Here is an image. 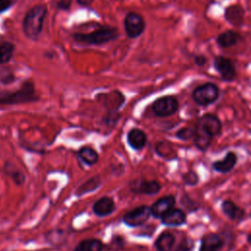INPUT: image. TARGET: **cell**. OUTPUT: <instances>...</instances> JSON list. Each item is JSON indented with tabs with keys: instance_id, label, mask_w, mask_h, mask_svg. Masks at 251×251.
I'll use <instances>...</instances> for the list:
<instances>
[{
	"instance_id": "9a60e30c",
	"label": "cell",
	"mask_w": 251,
	"mask_h": 251,
	"mask_svg": "<svg viewBox=\"0 0 251 251\" xmlns=\"http://www.w3.org/2000/svg\"><path fill=\"white\" fill-rule=\"evenodd\" d=\"M116 210V204L113 198L109 196H102L97 199L92 205V211L95 216L105 218L110 216Z\"/></svg>"
},
{
	"instance_id": "1f68e13d",
	"label": "cell",
	"mask_w": 251,
	"mask_h": 251,
	"mask_svg": "<svg viewBox=\"0 0 251 251\" xmlns=\"http://www.w3.org/2000/svg\"><path fill=\"white\" fill-rule=\"evenodd\" d=\"M194 134H195V128L191 126H183L177 129V131L176 132V137L182 141H188L193 139Z\"/></svg>"
},
{
	"instance_id": "e575fe53",
	"label": "cell",
	"mask_w": 251,
	"mask_h": 251,
	"mask_svg": "<svg viewBox=\"0 0 251 251\" xmlns=\"http://www.w3.org/2000/svg\"><path fill=\"white\" fill-rule=\"evenodd\" d=\"M193 62L198 67H204L208 63V58L204 54H197V55H194Z\"/></svg>"
},
{
	"instance_id": "74e56055",
	"label": "cell",
	"mask_w": 251,
	"mask_h": 251,
	"mask_svg": "<svg viewBox=\"0 0 251 251\" xmlns=\"http://www.w3.org/2000/svg\"><path fill=\"white\" fill-rule=\"evenodd\" d=\"M246 241H247V243L251 246V232H249V233L247 234V236H246Z\"/></svg>"
},
{
	"instance_id": "30bf717a",
	"label": "cell",
	"mask_w": 251,
	"mask_h": 251,
	"mask_svg": "<svg viewBox=\"0 0 251 251\" xmlns=\"http://www.w3.org/2000/svg\"><path fill=\"white\" fill-rule=\"evenodd\" d=\"M96 99L99 103L106 108L107 111H116L123 107L126 101V96L120 90H112L107 93H99L96 95Z\"/></svg>"
},
{
	"instance_id": "484cf974",
	"label": "cell",
	"mask_w": 251,
	"mask_h": 251,
	"mask_svg": "<svg viewBox=\"0 0 251 251\" xmlns=\"http://www.w3.org/2000/svg\"><path fill=\"white\" fill-rule=\"evenodd\" d=\"M15 52V44L10 41H4L0 44V65L9 63Z\"/></svg>"
},
{
	"instance_id": "44dd1931",
	"label": "cell",
	"mask_w": 251,
	"mask_h": 251,
	"mask_svg": "<svg viewBox=\"0 0 251 251\" xmlns=\"http://www.w3.org/2000/svg\"><path fill=\"white\" fill-rule=\"evenodd\" d=\"M176 242L175 235L169 231L165 230L161 232L154 241V247L156 251H173Z\"/></svg>"
},
{
	"instance_id": "8d00e7d4",
	"label": "cell",
	"mask_w": 251,
	"mask_h": 251,
	"mask_svg": "<svg viewBox=\"0 0 251 251\" xmlns=\"http://www.w3.org/2000/svg\"><path fill=\"white\" fill-rule=\"evenodd\" d=\"M94 0H75V2L80 6V7H84V8H87V7H90L92 5Z\"/></svg>"
},
{
	"instance_id": "836d02e7",
	"label": "cell",
	"mask_w": 251,
	"mask_h": 251,
	"mask_svg": "<svg viewBox=\"0 0 251 251\" xmlns=\"http://www.w3.org/2000/svg\"><path fill=\"white\" fill-rule=\"evenodd\" d=\"M72 3L73 0H58L56 3V9L59 11H69Z\"/></svg>"
},
{
	"instance_id": "f546056e",
	"label": "cell",
	"mask_w": 251,
	"mask_h": 251,
	"mask_svg": "<svg viewBox=\"0 0 251 251\" xmlns=\"http://www.w3.org/2000/svg\"><path fill=\"white\" fill-rule=\"evenodd\" d=\"M180 203L182 205V207L185 209V211H187L188 213H193L196 212L197 210H199L200 205L199 203H197L196 201H194L188 194L184 193L182 194L181 198H180Z\"/></svg>"
},
{
	"instance_id": "e0dca14e",
	"label": "cell",
	"mask_w": 251,
	"mask_h": 251,
	"mask_svg": "<svg viewBox=\"0 0 251 251\" xmlns=\"http://www.w3.org/2000/svg\"><path fill=\"white\" fill-rule=\"evenodd\" d=\"M225 246L223 237L216 232H208L201 237L199 251H220Z\"/></svg>"
},
{
	"instance_id": "8992f818",
	"label": "cell",
	"mask_w": 251,
	"mask_h": 251,
	"mask_svg": "<svg viewBox=\"0 0 251 251\" xmlns=\"http://www.w3.org/2000/svg\"><path fill=\"white\" fill-rule=\"evenodd\" d=\"M124 28L128 38L134 39L142 35L146 28L144 18L136 12H128L124 19Z\"/></svg>"
},
{
	"instance_id": "7402d4cb",
	"label": "cell",
	"mask_w": 251,
	"mask_h": 251,
	"mask_svg": "<svg viewBox=\"0 0 251 251\" xmlns=\"http://www.w3.org/2000/svg\"><path fill=\"white\" fill-rule=\"evenodd\" d=\"M76 156L80 162L89 167L97 164L99 160V155L97 151L90 146H83L79 148L76 152Z\"/></svg>"
},
{
	"instance_id": "d590c367",
	"label": "cell",
	"mask_w": 251,
	"mask_h": 251,
	"mask_svg": "<svg viewBox=\"0 0 251 251\" xmlns=\"http://www.w3.org/2000/svg\"><path fill=\"white\" fill-rule=\"evenodd\" d=\"M14 4V0H0V14L6 12Z\"/></svg>"
},
{
	"instance_id": "cb8c5ba5",
	"label": "cell",
	"mask_w": 251,
	"mask_h": 251,
	"mask_svg": "<svg viewBox=\"0 0 251 251\" xmlns=\"http://www.w3.org/2000/svg\"><path fill=\"white\" fill-rule=\"evenodd\" d=\"M101 184H102V179H101L100 176H98V175L93 176L92 177H90L87 180H85L84 182H82L79 186H77V188L75 191V196L80 197L82 195H85L87 193L95 191L97 188L100 187Z\"/></svg>"
},
{
	"instance_id": "f1b7e54d",
	"label": "cell",
	"mask_w": 251,
	"mask_h": 251,
	"mask_svg": "<svg viewBox=\"0 0 251 251\" xmlns=\"http://www.w3.org/2000/svg\"><path fill=\"white\" fill-rule=\"evenodd\" d=\"M120 118H121V114L119 112L107 111L106 114L102 117V123L106 126H108L110 128H113L117 126Z\"/></svg>"
},
{
	"instance_id": "ba28073f",
	"label": "cell",
	"mask_w": 251,
	"mask_h": 251,
	"mask_svg": "<svg viewBox=\"0 0 251 251\" xmlns=\"http://www.w3.org/2000/svg\"><path fill=\"white\" fill-rule=\"evenodd\" d=\"M213 67L224 81L231 82L237 76V71L233 61L227 57L216 56L213 60Z\"/></svg>"
},
{
	"instance_id": "d6a6232c",
	"label": "cell",
	"mask_w": 251,
	"mask_h": 251,
	"mask_svg": "<svg viewBox=\"0 0 251 251\" xmlns=\"http://www.w3.org/2000/svg\"><path fill=\"white\" fill-rule=\"evenodd\" d=\"M194 246V240L189 236H184L174 251H193Z\"/></svg>"
},
{
	"instance_id": "52a82bcc",
	"label": "cell",
	"mask_w": 251,
	"mask_h": 251,
	"mask_svg": "<svg viewBox=\"0 0 251 251\" xmlns=\"http://www.w3.org/2000/svg\"><path fill=\"white\" fill-rule=\"evenodd\" d=\"M150 217V207L147 205H140L127 211L123 216L122 222L129 227H137L144 225Z\"/></svg>"
},
{
	"instance_id": "d6986e66",
	"label": "cell",
	"mask_w": 251,
	"mask_h": 251,
	"mask_svg": "<svg viewBox=\"0 0 251 251\" xmlns=\"http://www.w3.org/2000/svg\"><path fill=\"white\" fill-rule=\"evenodd\" d=\"M126 142L131 149L140 151L147 143V134L138 127H132L126 133Z\"/></svg>"
},
{
	"instance_id": "83f0119b",
	"label": "cell",
	"mask_w": 251,
	"mask_h": 251,
	"mask_svg": "<svg viewBox=\"0 0 251 251\" xmlns=\"http://www.w3.org/2000/svg\"><path fill=\"white\" fill-rule=\"evenodd\" d=\"M16 80V75L12 68L3 66L0 68V83L2 85H9Z\"/></svg>"
},
{
	"instance_id": "7c38bea8",
	"label": "cell",
	"mask_w": 251,
	"mask_h": 251,
	"mask_svg": "<svg viewBox=\"0 0 251 251\" xmlns=\"http://www.w3.org/2000/svg\"><path fill=\"white\" fill-rule=\"evenodd\" d=\"M176 205V197L172 194L165 195L156 200L151 206V217L155 219H161L166 213L173 209Z\"/></svg>"
},
{
	"instance_id": "5bb4252c",
	"label": "cell",
	"mask_w": 251,
	"mask_h": 251,
	"mask_svg": "<svg viewBox=\"0 0 251 251\" xmlns=\"http://www.w3.org/2000/svg\"><path fill=\"white\" fill-rule=\"evenodd\" d=\"M238 161L237 154L233 151H227L223 159L216 160L212 163V169L220 174H227L233 170Z\"/></svg>"
},
{
	"instance_id": "6da1fadb",
	"label": "cell",
	"mask_w": 251,
	"mask_h": 251,
	"mask_svg": "<svg viewBox=\"0 0 251 251\" xmlns=\"http://www.w3.org/2000/svg\"><path fill=\"white\" fill-rule=\"evenodd\" d=\"M39 100L34 83L31 80H24L21 86L15 90H0V105H19L33 103Z\"/></svg>"
},
{
	"instance_id": "7a4b0ae2",
	"label": "cell",
	"mask_w": 251,
	"mask_h": 251,
	"mask_svg": "<svg viewBox=\"0 0 251 251\" xmlns=\"http://www.w3.org/2000/svg\"><path fill=\"white\" fill-rule=\"evenodd\" d=\"M47 15V6L45 4H36L26 11L23 20V31L30 40H37L41 34L44 21Z\"/></svg>"
},
{
	"instance_id": "ffe728a7",
	"label": "cell",
	"mask_w": 251,
	"mask_h": 251,
	"mask_svg": "<svg viewBox=\"0 0 251 251\" xmlns=\"http://www.w3.org/2000/svg\"><path fill=\"white\" fill-rule=\"evenodd\" d=\"M242 35L233 30V29H226L223 32H221L217 37H216V43L220 48H230L240 41H242Z\"/></svg>"
},
{
	"instance_id": "4fadbf2b",
	"label": "cell",
	"mask_w": 251,
	"mask_h": 251,
	"mask_svg": "<svg viewBox=\"0 0 251 251\" xmlns=\"http://www.w3.org/2000/svg\"><path fill=\"white\" fill-rule=\"evenodd\" d=\"M225 20L234 27H240L244 24L245 10L240 4H231L225 8Z\"/></svg>"
},
{
	"instance_id": "3957f363",
	"label": "cell",
	"mask_w": 251,
	"mask_h": 251,
	"mask_svg": "<svg viewBox=\"0 0 251 251\" xmlns=\"http://www.w3.org/2000/svg\"><path fill=\"white\" fill-rule=\"evenodd\" d=\"M74 41L82 46L102 45L119 37V29L116 26L99 25L92 32H75L72 35Z\"/></svg>"
},
{
	"instance_id": "5b68a950",
	"label": "cell",
	"mask_w": 251,
	"mask_h": 251,
	"mask_svg": "<svg viewBox=\"0 0 251 251\" xmlns=\"http://www.w3.org/2000/svg\"><path fill=\"white\" fill-rule=\"evenodd\" d=\"M179 103L176 96L174 95H164L156 100L151 105L153 114L156 117L166 118L173 116L178 110Z\"/></svg>"
},
{
	"instance_id": "ac0fdd59",
	"label": "cell",
	"mask_w": 251,
	"mask_h": 251,
	"mask_svg": "<svg viewBox=\"0 0 251 251\" xmlns=\"http://www.w3.org/2000/svg\"><path fill=\"white\" fill-rule=\"evenodd\" d=\"M186 213L179 208H173L166 213L160 220L166 226H180L186 223Z\"/></svg>"
},
{
	"instance_id": "9c48e42d",
	"label": "cell",
	"mask_w": 251,
	"mask_h": 251,
	"mask_svg": "<svg viewBox=\"0 0 251 251\" xmlns=\"http://www.w3.org/2000/svg\"><path fill=\"white\" fill-rule=\"evenodd\" d=\"M195 127L208 136L214 138L215 136H218L222 133L223 125L218 116L207 113L198 119Z\"/></svg>"
},
{
	"instance_id": "f35d334b",
	"label": "cell",
	"mask_w": 251,
	"mask_h": 251,
	"mask_svg": "<svg viewBox=\"0 0 251 251\" xmlns=\"http://www.w3.org/2000/svg\"><path fill=\"white\" fill-rule=\"evenodd\" d=\"M250 217H251V214H250Z\"/></svg>"
},
{
	"instance_id": "d4e9b609",
	"label": "cell",
	"mask_w": 251,
	"mask_h": 251,
	"mask_svg": "<svg viewBox=\"0 0 251 251\" xmlns=\"http://www.w3.org/2000/svg\"><path fill=\"white\" fill-rule=\"evenodd\" d=\"M104 243L98 238H85L80 240L73 251H103Z\"/></svg>"
},
{
	"instance_id": "8fae6325",
	"label": "cell",
	"mask_w": 251,
	"mask_h": 251,
	"mask_svg": "<svg viewBox=\"0 0 251 251\" xmlns=\"http://www.w3.org/2000/svg\"><path fill=\"white\" fill-rule=\"evenodd\" d=\"M162 188L161 183L156 179L147 180L144 178H135L129 182V189L135 194L154 195Z\"/></svg>"
},
{
	"instance_id": "2e32d148",
	"label": "cell",
	"mask_w": 251,
	"mask_h": 251,
	"mask_svg": "<svg viewBox=\"0 0 251 251\" xmlns=\"http://www.w3.org/2000/svg\"><path fill=\"white\" fill-rule=\"evenodd\" d=\"M221 210L226 218L236 223L243 221L245 218V210L229 199L222 201Z\"/></svg>"
},
{
	"instance_id": "4316f807",
	"label": "cell",
	"mask_w": 251,
	"mask_h": 251,
	"mask_svg": "<svg viewBox=\"0 0 251 251\" xmlns=\"http://www.w3.org/2000/svg\"><path fill=\"white\" fill-rule=\"evenodd\" d=\"M45 240L50 245L60 246V245H62L66 241V239H65V231L63 229H52V230H49L45 234Z\"/></svg>"
},
{
	"instance_id": "603a6c76",
	"label": "cell",
	"mask_w": 251,
	"mask_h": 251,
	"mask_svg": "<svg viewBox=\"0 0 251 251\" xmlns=\"http://www.w3.org/2000/svg\"><path fill=\"white\" fill-rule=\"evenodd\" d=\"M3 170H4V173L13 180V182L16 185L21 186L25 182V174L23 173L22 170H20L18 167H16L12 162L6 161L4 163Z\"/></svg>"
},
{
	"instance_id": "277c9868",
	"label": "cell",
	"mask_w": 251,
	"mask_h": 251,
	"mask_svg": "<svg viewBox=\"0 0 251 251\" xmlns=\"http://www.w3.org/2000/svg\"><path fill=\"white\" fill-rule=\"evenodd\" d=\"M220 97V88L214 82H205L195 87L191 93V98L199 106L207 107L215 103Z\"/></svg>"
},
{
	"instance_id": "4dcf8cb0",
	"label": "cell",
	"mask_w": 251,
	"mask_h": 251,
	"mask_svg": "<svg viewBox=\"0 0 251 251\" xmlns=\"http://www.w3.org/2000/svg\"><path fill=\"white\" fill-rule=\"evenodd\" d=\"M181 179H182V181H183V183L185 185L195 186V185H197L199 183L200 176H199V175L195 171L189 170V171H187L186 173H184L181 176Z\"/></svg>"
}]
</instances>
